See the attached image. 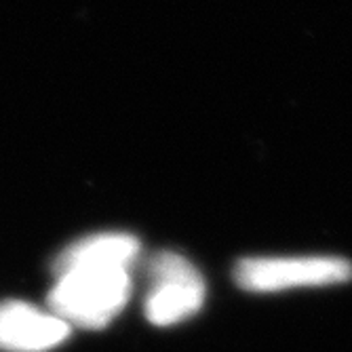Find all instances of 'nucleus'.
Here are the masks:
<instances>
[{"label":"nucleus","mask_w":352,"mask_h":352,"mask_svg":"<svg viewBox=\"0 0 352 352\" xmlns=\"http://www.w3.org/2000/svg\"><path fill=\"white\" fill-rule=\"evenodd\" d=\"M140 249L142 245L138 236L126 232L91 234L72 243L57 255L53 262V274L57 278L59 274L80 266H114L131 270Z\"/></svg>","instance_id":"39448f33"},{"label":"nucleus","mask_w":352,"mask_h":352,"mask_svg":"<svg viewBox=\"0 0 352 352\" xmlns=\"http://www.w3.org/2000/svg\"><path fill=\"white\" fill-rule=\"evenodd\" d=\"M70 336V325L21 300L0 302V350L45 352Z\"/></svg>","instance_id":"20e7f679"},{"label":"nucleus","mask_w":352,"mask_h":352,"mask_svg":"<svg viewBox=\"0 0 352 352\" xmlns=\"http://www.w3.org/2000/svg\"><path fill=\"white\" fill-rule=\"evenodd\" d=\"M152 292L146 298V318L156 327L177 325L205 304V278L177 251H158L148 266Z\"/></svg>","instance_id":"7ed1b4c3"},{"label":"nucleus","mask_w":352,"mask_h":352,"mask_svg":"<svg viewBox=\"0 0 352 352\" xmlns=\"http://www.w3.org/2000/svg\"><path fill=\"white\" fill-rule=\"evenodd\" d=\"M131 276L126 268L80 266L57 276L49 292V312L80 329H104L126 306Z\"/></svg>","instance_id":"f257e3e1"},{"label":"nucleus","mask_w":352,"mask_h":352,"mask_svg":"<svg viewBox=\"0 0 352 352\" xmlns=\"http://www.w3.org/2000/svg\"><path fill=\"white\" fill-rule=\"evenodd\" d=\"M352 262L340 255H289V258H243L234 280L251 294H278L302 287H327L348 283Z\"/></svg>","instance_id":"f03ea898"}]
</instances>
